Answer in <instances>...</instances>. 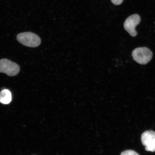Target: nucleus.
Listing matches in <instances>:
<instances>
[{
	"instance_id": "0eeeda50",
	"label": "nucleus",
	"mask_w": 155,
	"mask_h": 155,
	"mask_svg": "<svg viewBox=\"0 0 155 155\" xmlns=\"http://www.w3.org/2000/svg\"><path fill=\"white\" fill-rule=\"evenodd\" d=\"M145 150L147 151L155 152V138L145 147Z\"/></svg>"
},
{
	"instance_id": "f03ea898",
	"label": "nucleus",
	"mask_w": 155,
	"mask_h": 155,
	"mask_svg": "<svg viewBox=\"0 0 155 155\" xmlns=\"http://www.w3.org/2000/svg\"><path fill=\"white\" fill-rule=\"evenodd\" d=\"M133 59L137 63L141 65H145L150 61L153 57V53L150 49L146 47L135 48L132 53Z\"/></svg>"
},
{
	"instance_id": "1a4fd4ad",
	"label": "nucleus",
	"mask_w": 155,
	"mask_h": 155,
	"mask_svg": "<svg viewBox=\"0 0 155 155\" xmlns=\"http://www.w3.org/2000/svg\"><path fill=\"white\" fill-rule=\"evenodd\" d=\"M124 0H111L112 3L114 5H118L121 4Z\"/></svg>"
},
{
	"instance_id": "423d86ee",
	"label": "nucleus",
	"mask_w": 155,
	"mask_h": 155,
	"mask_svg": "<svg viewBox=\"0 0 155 155\" xmlns=\"http://www.w3.org/2000/svg\"><path fill=\"white\" fill-rule=\"evenodd\" d=\"M12 100V94L7 89H4L0 92V102L7 104L10 102Z\"/></svg>"
},
{
	"instance_id": "20e7f679",
	"label": "nucleus",
	"mask_w": 155,
	"mask_h": 155,
	"mask_svg": "<svg viewBox=\"0 0 155 155\" xmlns=\"http://www.w3.org/2000/svg\"><path fill=\"white\" fill-rule=\"evenodd\" d=\"M140 21L141 18L139 15L137 14L132 15L126 19L124 24V28L131 36L134 37L137 34L135 30L136 27Z\"/></svg>"
},
{
	"instance_id": "f257e3e1",
	"label": "nucleus",
	"mask_w": 155,
	"mask_h": 155,
	"mask_svg": "<svg viewBox=\"0 0 155 155\" xmlns=\"http://www.w3.org/2000/svg\"><path fill=\"white\" fill-rule=\"evenodd\" d=\"M17 41L27 47L36 48L40 45L41 40L38 35L31 32H25L17 36Z\"/></svg>"
},
{
	"instance_id": "7ed1b4c3",
	"label": "nucleus",
	"mask_w": 155,
	"mask_h": 155,
	"mask_svg": "<svg viewBox=\"0 0 155 155\" xmlns=\"http://www.w3.org/2000/svg\"><path fill=\"white\" fill-rule=\"evenodd\" d=\"M20 67L16 63L7 59L0 60V73H5L9 77L15 76L20 71Z\"/></svg>"
},
{
	"instance_id": "6e6552de",
	"label": "nucleus",
	"mask_w": 155,
	"mask_h": 155,
	"mask_svg": "<svg viewBox=\"0 0 155 155\" xmlns=\"http://www.w3.org/2000/svg\"><path fill=\"white\" fill-rule=\"evenodd\" d=\"M120 155H139L137 153L133 150H127L122 152Z\"/></svg>"
},
{
	"instance_id": "39448f33",
	"label": "nucleus",
	"mask_w": 155,
	"mask_h": 155,
	"mask_svg": "<svg viewBox=\"0 0 155 155\" xmlns=\"http://www.w3.org/2000/svg\"><path fill=\"white\" fill-rule=\"evenodd\" d=\"M155 138V132L152 131H147L141 135V143L144 146L146 147Z\"/></svg>"
}]
</instances>
